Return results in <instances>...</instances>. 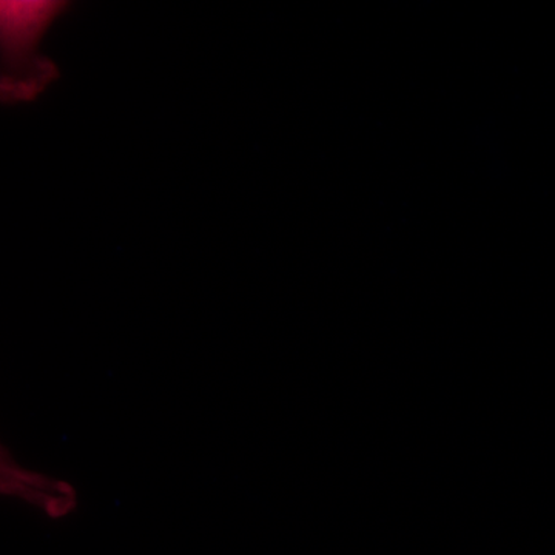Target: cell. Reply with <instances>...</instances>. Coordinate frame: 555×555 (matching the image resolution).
I'll return each instance as SVG.
<instances>
[{
  "label": "cell",
  "instance_id": "obj_2",
  "mask_svg": "<svg viewBox=\"0 0 555 555\" xmlns=\"http://www.w3.org/2000/svg\"><path fill=\"white\" fill-rule=\"evenodd\" d=\"M56 491V480L21 466L0 444V495L16 496L42 509Z\"/></svg>",
  "mask_w": 555,
  "mask_h": 555
},
{
  "label": "cell",
  "instance_id": "obj_1",
  "mask_svg": "<svg viewBox=\"0 0 555 555\" xmlns=\"http://www.w3.org/2000/svg\"><path fill=\"white\" fill-rule=\"evenodd\" d=\"M69 9L68 2H0V102L36 100L60 69L39 53L51 25Z\"/></svg>",
  "mask_w": 555,
  "mask_h": 555
}]
</instances>
